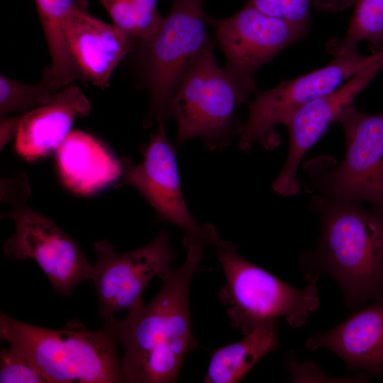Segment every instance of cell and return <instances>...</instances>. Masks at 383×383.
I'll return each mask as SVG.
<instances>
[{
	"label": "cell",
	"mask_w": 383,
	"mask_h": 383,
	"mask_svg": "<svg viewBox=\"0 0 383 383\" xmlns=\"http://www.w3.org/2000/svg\"><path fill=\"white\" fill-rule=\"evenodd\" d=\"M183 245L184 263L160 278L162 287L148 304L140 301L123 320L104 322L123 347L126 382H176L185 357L197 345L189 296L204 251L201 244L186 237Z\"/></svg>",
	"instance_id": "obj_1"
},
{
	"label": "cell",
	"mask_w": 383,
	"mask_h": 383,
	"mask_svg": "<svg viewBox=\"0 0 383 383\" xmlns=\"http://www.w3.org/2000/svg\"><path fill=\"white\" fill-rule=\"evenodd\" d=\"M315 204L322 228L316 267L307 279L314 283L322 271L328 272L339 284L346 306L354 308L377 294L383 282V211L323 197Z\"/></svg>",
	"instance_id": "obj_2"
},
{
	"label": "cell",
	"mask_w": 383,
	"mask_h": 383,
	"mask_svg": "<svg viewBox=\"0 0 383 383\" xmlns=\"http://www.w3.org/2000/svg\"><path fill=\"white\" fill-rule=\"evenodd\" d=\"M0 338L25 356L47 383L126 382L117 340L106 323L94 331L55 330L1 311Z\"/></svg>",
	"instance_id": "obj_3"
},
{
	"label": "cell",
	"mask_w": 383,
	"mask_h": 383,
	"mask_svg": "<svg viewBox=\"0 0 383 383\" xmlns=\"http://www.w3.org/2000/svg\"><path fill=\"white\" fill-rule=\"evenodd\" d=\"M250 94L218 65L211 40L190 63L170 99L167 116L177 121V145L200 138L209 150L227 147L239 135L243 123L238 108Z\"/></svg>",
	"instance_id": "obj_4"
},
{
	"label": "cell",
	"mask_w": 383,
	"mask_h": 383,
	"mask_svg": "<svg viewBox=\"0 0 383 383\" xmlns=\"http://www.w3.org/2000/svg\"><path fill=\"white\" fill-rule=\"evenodd\" d=\"M226 284L219 291L231 326L244 335L270 320L286 318L292 328L303 326L319 300L314 283L293 287L245 259L237 245L219 235L212 244Z\"/></svg>",
	"instance_id": "obj_5"
},
{
	"label": "cell",
	"mask_w": 383,
	"mask_h": 383,
	"mask_svg": "<svg viewBox=\"0 0 383 383\" xmlns=\"http://www.w3.org/2000/svg\"><path fill=\"white\" fill-rule=\"evenodd\" d=\"M204 0H174L156 33L140 43L139 70L149 94L146 126L168 120L171 96L192 60L211 41L208 25L214 23Z\"/></svg>",
	"instance_id": "obj_6"
},
{
	"label": "cell",
	"mask_w": 383,
	"mask_h": 383,
	"mask_svg": "<svg viewBox=\"0 0 383 383\" xmlns=\"http://www.w3.org/2000/svg\"><path fill=\"white\" fill-rule=\"evenodd\" d=\"M383 51V50H382ZM382 51L369 55L357 50L335 55L326 66L259 91L248 105V118L239 133V148L249 151L254 143L272 150L280 138L274 128L288 122L308 103L331 92L372 62Z\"/></svg>",
	"instance_id": "obj_7"
},
{
	"label": "cell",
	"mask_w": 383,
	"mask_h": 383,
	"mask_svg": "<svg viewBox=\"0 0 383 383\" xmlns=\"http://www.w3.org/2000/svg\"><path fill=\"white\" fill-rule=\"evenodd\" d=\"M345 152L338 167L318 172L323 198L367 202L383 211V112L367 113L349 105L341 113Z\"/></svg>",
	"instance_id": "obj_8"
},
{
	"label": "cell",
	"mask_w": 383,
	"mask_h": 383,
	"mask_svg": "<svg viewBox=\"0 0 383 383\" xmlns=\"http://www.w3.org/2000/svg\"><path fill=\"white\" fill-rule=\"evenodd\" d=\"M26 199L1 213L15 225L3 251L13 260H35L52 287L62 295L70 296L77 286L91 279L93 266L77 241L55 222L30 209Z\"/></svg>",
	"instance_id": "obj_9"
},
{
	"label": "cell",
	"mask_w": 383,
	"mask_h": 383,
	"mask_svg": "<svg viewBox=\"0 0 383 383\" xmlns=\"http://www.w3.org/2000/svg\"><path fill=\"white\" fill-rule=\"evenodd\" d=\"M94 282L99 313L104 322L115 314L129 310L143 301L142 293L155 277L161 278L172 270L175 252L164 228L145 245L126 253H118L106 240L95 242Z\"/></svg>",
	"instance_id": "obj_10"
},
{
	"label": "cell",
	"mask_w": 383,
	"mask_h": 383,
	"mask_svg": "<svg viewBox=\"0 0 383 383\" xmlns=\"http://www.w3.org/2000/svg\"><path fill=\"white\" fill-rule=\"evenodd\" d=\"M143 161L133 165L123 158V173L117 186L137 189L155 211L157 218L180 228L190 238L202 245L213 244L219 235L210 223L200 225L187 206L180 184L176 150L169 140L165 123H158L155 133L142 149Z\"/></svg>",
	"instance_id": "obj_11"
},
{
	"label": "cell",
	"mask_w": 383,
	"mask_h": 383,
	"mask_svg": "<svg viewBox=\"0 0 383 383\" xmlns=\"http://www.w3.org/2000/svg\"><path fill=\"white\" fill-rule=\"evenodd\" d=\"M216 36L226 59V72L244 89L255 88L254 74L306 31L261 12L247 2L237 13L216 21Z\"/></svg>",
	"instance_id": "obj_12"
},
{
	"label": "cell",
	"mask_w": 383,
	"mask_h": 383,
	"mask_svg": "<svg viewBox=\"0 0 383 383\" xmlns=\"http://www.w3.org/2000/svg\"><path fill=\"white\" fill-rule=\"evenodd\" d=\"M383 69V51L367 67L339 87L297 110L286 123L289 150L282 167L288 177L297 174L299 165L306 152L321 138L343 111L353 104Z\"/></svg>",
	"instance_id": "obj_13"
},
{
	"label": "cell",
	"mask_w": 383,
	"mask_h": 383,
	"mask_svg": "<svg viewBox=\"0 0 383 383\" xmlns=\"http://www.w3.org/2000/svg\"><path fill=\"white\" fill-rule=\"evenodd\" d=\"M65 34L79 79L103 89L109 85L114 69L132 50L134 40L114 25L83 9L72 11Z\"/></svg>",
	"instance_id": "obj_14"
},
{
	"label": "cell",
	"mask_w": 383,
	"mask_h": 383,
	"mask_svg": "<svg viewBox=\"0 0 383 383\" xmlns=\"http://www.w3.org/2000/svg\"><path fill=\"white\" fill-rule=\"evenodd\" d=\"M91 108L78 86L64 87L52 101L23 115L16 133V152L28 162L46 157L71 131L74 121L87 116Z\"/></svg>",
	"instance_id": "obj_15"
},
{
	"label": "cell",
	"mask_w": 383,
	"mask_h": 383,
	"mask_svg": "<svg viewBox=\"0 0 383 383\" xmlns=\"http://www.w3.org/2000/svg\"><path fill=\"white\" fill-rule=\"evenodd\" d=\"M62 182L72 192L89 195L119 180L122 160H116L97 140L80 131H70L55 150Z\"/></svg>",
	"instance_id": "obj_16"
},
{
	"label": "cell",
	"mask_w": 383,
	"mask_h": 383,
	"mask_svg": "<svg viewBox=\"0 0 383 383\" xmlns=\"http://www.w3.org/2000/svg\"><path fill=\"white\" fill-rule=\"evenodd\" d=\"M306 347L326 348L351 368L383 369V302L357 312L335 328L311 335Z\"/></svg>",
	"instance_id": "obj_17"
},
{
	"label": "cell",
	"mask_w": 383,
	"mask_h": 383,
	"mask_svg": "<svg viewBox=\"0 0 383 383\" xmlns=\"http://www.w3.org/2000/svg\"><path fill=\"white\" fill-rule=\"evenodd\" d=\"M35 4L51 56V65L43 71L42 79L52 89L79 79L65 34L67 19L74 10H86V0H35Z\"/></svg>",
	"instance_id": "obj_18"
},
{
	"label": "cell",
	"mask_w": 383,
	"mask_h": 383,
	"mask_svg": "<svg viewBox=\"0 0 383 383\" xmlns=\"http://www.w3.org/2000/svg\"><path fill=\"white\" fill-rule=\"evenodd\" d=\"M278 320L262 323L245 337L211 355L204 383H235L277 347Z\"/></svg>",
	"instance_id": "obj_19"
},
{
	"label": "cell",
	"mask_w": 383,
	"mask_h": 383,
	"mask_svg": "<svg viewBox=\"0 0 383 383\" xmlns=\"http://www.w3.org/2000/svg\"><path fill=\"white\" fill-rule=\"evenodd\" d=\"M113 25L133 40L143 42L153 36L164 18L157 9V0H99Z\"/></svg>",
	"instance_id": "obj_20"
},
{
	"label": "cell",
	"mask_w": 383,
	"mask_h": 383,
	"mask_svg": "<svg viewBox=\"0 0 383 383\" xmlns=\"http://www.w3.org/2000/svg\"><path fill=\"white\" fill-rule=\"evenodd\" d=\"M346 35L331 48L335 55L357 50L358 43L367 41L372 53L383 50V0H356Z\"/></svg>",
	"instance_id": "obj_21"
},
{
	"label": "cell",
	"mask_w": 383,
	"mask_h": 383,
	"mask_svg": "<svg viewBox=\"0 0 383 383\" xmlns=\"http://www.w3.org/2000/svg\"><path fill=\"white\" fill-rule=\"evenodd\" d=\"M58 91L53 90L43 80L38 84H28L1 75V117L16 113H26L49 104L55 99Z\"/></svg>",
	"instance_id": "obj_22"
},
{
	"label": "cell",
	"mask_w": 383,
	"mask_h": 383,
	"mask_svg": "<svg viewBox=\"0 0 383 383\" xmlns=\"http://www.w3.org/2000/svg\"><path fill=\"white\" fill-rule=\"evenodd\" d=\"M248 2L266 15L284 20L306 32L309 30L312 0H248Z\"/></svg>",
	"instance_id": "obj_23"
},
{
	"label": "cell",
	"mask_w": 383,
	"mask_h": 383,
	"mask_svg": "<svg viewBox=\"0 0 383 383\" xmlns=\"http://www.w3.org/2000/svg\"><path fill=\"white\" fill-rule=\"evenodd\" d=\"M0 383H47L35 366L11 346L0 353Z\"/></svg>",
	"instance_id": "obj_24"
},
{
	"label": "cell",
	"mask_w": 383,
	"mask_h": 383,
	"mask_svg": "<svg viewBox=\"0 0 383 383\" xmlns=\"http://www.w3.org/2000/svg\"><path fill=\"white\" fill-rule=\"evenodd\" d=\"M23 115L1 118V149L5 146L14 133H16Z\"/></svg>",
	"instance_id": "obj_25"
},
{
	"label": "cell",
	"mask_w": 383,
	"mask_h": 383,
	"mask_svg": "<svg viewBox=\"0 0 383 383\" xmlns=\"http://www.w3.org/2000/svg\"><path fill=\"white\" fill-rule=\"evenodd\" d=\"M356 0H312V4L318 9L337 11L354 5Z\"/></svg>",
	"instance_id": "obj_26"
}]
</instances>
